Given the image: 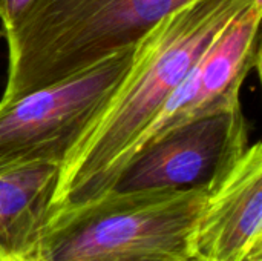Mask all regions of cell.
Returning <instances> with one entry per match:
<instances>
[{
	"mask_svg": "<svg viewBox=\"0 0 262 261\" xmlns=\"http://www.w3.org/2000/svg\"><path fill=\"white\" fill-rule=\"evenodd\" d=\"M35 0H0V34L11 29Z\"/></svg>",
	"mask_w": 262,
	"mask_h": 261,
	"instance_id": "obj_9",
	"label": "cell"
},
{
	"mask_svg": "<svg viewBox=\"0 0 262 261\" xmlns=\"http://www.w3.org/2000/svg\"><path fill=\"white\" fill-rule=\"evenodd\" d=\"M209 192L104 194L51 215L34 261H187Z\"/></svg>",
	"mask_w": 262,
	"mask_h": 261,
	"instance_id": "obj_3",
	"label": "cell"
},
{
	"mask_svg": "<svg viewBox=\"0 0 262 261\" xmlns=\"http://www.w3.org/2000/svg\"><path fill=\"white\" fill-rule=\"evenodd\" d=\"M58 172L54 165L0 172V261H34Z\"/></svg>",
	"mask_w": 262,
	"mask_h": 261,
	"instance_id": "obj_8",
	"label": "cell"
},
{
	"mask_svg": "<svg viewBox=\"0 0 262 261\" xmlns=\"http://www.w3.org/2000/svg\"><path fill=\"white\" fill-rule=\"evenodd\" d=\"M261 20L262 0H253L195 63L180 88L137 138L127 158L175 126L241 103L246 78L253 71L259 72L261 68Z\"/></svg>",
	"mask_w": 262,
	"mask_h": 261,
	"instance_id": "obj_6",
	"label": "cell"
},
{
	"mask_svg": "<svg viewBox=\"0 0 262 261\" xmlns=\"http://www.w3.org/2000/svg\"><path fill=\"white\" fill-rule=\"evenodd\" d=\"M249 146V123L239 103L175 126L137 149L106 194L212 189Z\"/></svg>",
	"mask_w": 262,
	"mask_h": 261,
	"instance_id": "obj_5",
	"label": "cell"
},
{
	"mask_svg": "<svg viewBox=\"0 0 262 261\" xmlns=\"http://www.w3.org/2000/svg\"><path fill=\"white\" fill-rule=\"evenodd\" d=\"M189 0H35L0 34L8 72L0 102L78 74L135 46L160 20Z\"/></svg>",
	"mask_w": 262,
	"mask_h": 261,
	"instance_id": "obj_2",
	"label": "cell"
},
{
	"mask_svg": "<svg viewBox=\"0 0 262 261\" xmlns=\"http://www.w3.org/2000/svg\"><path fill=\"white\" fill-rule=\"evenodd\" d=\"M135 46L26 95L0 102V172L60 166L106 108L134 58Z\"/></svg>",
	"mask_w": 262,
	"mask_h": 261,
	"instance_id": "obj_4",
	"label": "cell"
},
{
	"mask_svg": "<svg viewBox=\"0 0 262 261\" xmlns=\"http://www.w3.org/2000/svg\"><path fill=\"white\" fill-rule=\"evenodd\" d=\"M198 261H262V145L210 189L192 237Z\"/></svg>",
	"mask_w": 262,
	"mask_h": 261,
	"instance_id": "obj_7",
	"label": "cell"
},
{
	"mask_svg": "<svg viewBox=\"0 0 262 261\" xmlns=\"http://www.w3.org/2000/svg\"><path fill=\"white\" fill-rule=\"evenodd\" d=\"M252 2L189 0L137 42L120 86L63 162L49 217L109 191L137 138L209 46Z\"/></svg>",
	"mask_w": 262,
	"mask_h": 261,
	"instance_id": "obj_1",
	"label": "cell"
},
{
	"mask_svg": "<svg viewBox=\"0 0 262 261\" xmlns=\"http://www.w3.org/2000/svg\"><path fill=\"white\" fill-rule=\"evenodd\" d=\"M187 261H198V260H195V258H189Z\"/></svg>",
	"mask_w": 262,
	"mask_h": 261,
	"instance_id": "obj_10",
	"label": "cell"
}]
</instances>
